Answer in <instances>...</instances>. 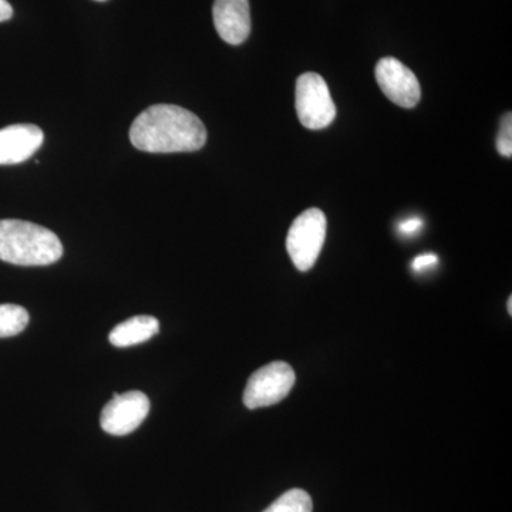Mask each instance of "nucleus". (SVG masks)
Masks as SVG:
<instances>
[{"label": "nucleus", "instance_id": "nucleus-17", "mask_svg": "<svg viewBox=\"0 0 512 512\" xmlns=\"http://www.w3.org/2000/svg\"><path fill=\"white\" fill-rule=\"evenodd\" d=\"M508 312H510V315L512 313V298L510 296V299H508Z\"/></svg>", "mask_w": 512, "mask_h": 512}, {"label": "nucleus", "instance_id": "nucleus-9", "mask_svg": "<svg viewBox=\"0 0 512 512\" xmlns=\"http://www.w3.org/2000/svg\"><path fill=\"white\" fill-rule=\"evenodd\" d=\"M45 134L35 124H13L0 130V165L29 160L42 147Z\"/></svg>", "mask_w": 512, "mask_h": 512}, {"label": "nucleus", "instance_id": "nucleus-10", "mask_svg": "<svg viewBox=\"0 0 512 512\" xmlns=\"http://www.w3.org/2000/svg\"><path fill=\"white\" fill-rule=\"evenodd\" d=\"M160 332V323L153 316H134L111 330L109 340L116 348L140 345Z\"/></svg>", "mask_w": 512, "mask_h": 512}, {"label": "nucleus", "instance_id": "nucleus-3", "mask_svg": "<svg viewBox=\"0 0 512 512\" xmlns=\"http://www.w3.org/2000/svg\"><path fill=\"white\" fill-rule=\"evenodd\" d=\"M325 214L318 208L302 212L289 228L286 249L301 272L309 271L318 261L326 239Z\"/></svg>", "mask_w": 512, "mask_h": 512}, {"label": "nucleus", "instance_id": "nucleus-7", "mask_svg": "<svg viewBox=\"0 0 512 512\" xmlns=\"http://www.w3.org/2000/svg\"><path fill=\"white\" fill-rule=\"evenodd\" d=\"M376 80L390 101L403 109L419 104L421 89L416 74L394 57H383L376 66Z\"/></svg>", "mask_w": 512, "mask_h": 512}, {"label": "nucleus", "instance_id": "nucleus-5", "mask_svg": "<svg viewBox=\"0 0 512 512\" xmlns=\"http://www.w3.org/2000/svg\"><path fill=\"white\" fill-rule=\"evenodd\" d=\"M295 382V372L288 363H269L249 377L244 392V404L251 410L274 406L291 393Z\"/></svg>", "mask_w": 512, "mask_h": 512}, {"label": "nucleus", "instance_id": "nucleus-8", "mask_svg": "<svg viewBox=\"0 0 512 512\" xmlns=\"http://www.w3.org/2000/svg\"><path fill=\"white\" fill-rule=\"evenodd\" d=\"M218 35L229 45H242L251 33L249 0H215L212 8Z\"/></svg>", "mask_w": 512, "mask_h": 512}, {"label": "nucleus", "instance_id": "nucleus-12", "mask_svg": "<svg viewBox=\"0 0 512 512\" xmlns=\"http://www.w3.org/2000/svg\"><path fill=\"white\" fill-rule=\"evenodd\" d=\"M313 504L311 495L306 491L293 488L286 491L271 507L266 508L264 512H312Z\"/></svg>", "mask_w": 512, "mask_h": 512}, {"label": "nucleus", "instance_id": "nucleus-16", "mask_svg": "<svg viewBox=\"0 0 512 512\" xmlns=\"http://www.w3.org/2000/svg\"><path fill=\"white\" fill-rule=\"evenodd\" d=\"M13 16L12 5L8 0H0V22H6Z\"/></svg>", "mask_w": 512, "mask_h": 512}, {"label": "nucleus", "instance_id": "nucleus-11", "mask_svg": "<svg viewBox=\"0 0 512 512\" xmlns=\"http://www.w3.org/2000/svg\"><path fill=\"white\" fill-rule=\"evenodd\" d=\"M28 325L29 313L25 308L12 303L0 305V339L19 335Z\"/></svg>", "mask_w": 512, "mask_h": 512}, {"label": "nucleus", "instance_id": "nucleus-14", "mask_svg": "<svg viewBox=\"0 0 512 512\" xmlns=\"http://www.w3.org/2000/svg\"><path fill=\"white\" fill-rule=\"evenodd\" d=\"M439 264V256L436 254H423L414 258L412 268L413 271L423 272L426 269H430L431 266Z\"/></svg>", "mask_w": 512, "mask_h": 512}, {"label": "nucleus", "instance_id": "nucleus-4", "mask_svg": "<svg viewBox=\"0 0 512 512\" xmlns=\"http://www.w3.org/2000/svg\"><path fill=\"white\" fill-rule=\"evenodd\" d=\"M296 113L302 126L322 130L336 117V106L325 79L316 73H305L296 82Z\"/></svg>", "mask_w": 512, "mask_h": 512}, {"label": "nucleus", "instance_id": "nucleus-18", "mask_svg": "<svg viewBox=\"0 0 512 512\" xmlns=\"http://www.w3.org/2000/svg\"><path fill=\"white\" fill-rule=\"evenodd\" d=\"M96 2H106V0H96Z\"/></svg>", "mask_w": 512, "mask_h": 512}, {"label": "nucleus", "instance_id": "nucleus-15", "mask_svg": "<svg viewBox=\"0 0 512 512\" xmlns=\"http://www.w3.org/2000/svg\"><path fill=\"white\" fill-rule=\"evenodd\" d=\"M423 228V220L419 217L407 218L403 222H400L399 231L402 232L406 237H412L417 234L420 229Z\"/></svg>", "mask_w": 512, "mask_h": 512}, {"label": "nucleus", "instance_id": "nucleus-2", "mask_svg": "<svg viewBox=\"0 0 512 512\" xmlns=\"http://www.w3.org/2000/svg\"><path fill=\"white\" fill-rule=\"evenodd\" d=\"M63 245L55 232L28 221H0V261L19 266L55 264Z\"/></svg>", "mask_w": 512, "mask_h": 512}, {"label": "nucleus", "instance_id": "nucleus-13", "mask_svg": "<svg viewBox=\"0 0 512 512\" xmlns=\"http://www.w3.org/2000/svg\"><path fill=\"white\" fill-rule=\"evenodd\" d=\"M497 150L503 157L512 156V116L505 114L501 121L500 133L497 138Z\"/></svg>", "mask_w": 512, "mask_h": 512}, {"label": "nucleus", "instance_id": "nucleus-1", "mask_svg": "<svg viewBox=\"0 0 512 512\" xmlns=\"http://www.w3.org/2000/svg\"><path fill=\"white\" fill-rule=\"evenodd\" d=\"M207 128L190 110L156 104L138 114L130 128L131 144L153 154L192 153L207 143Z\"/></svg>", "mask_w": 512, "mask_h": 512}, {"label": "nucleus", "instance_id": "nucleus-6", "mask_svg": "<svg viewBox=\"0 0 512 512\" xmlns=\"http://www.w3.org/2000/svg\"><path fill=\"white\" fill-rule=\"evenodd\" d=\"M148 413L150 400L143 392L114 393L101 412V429L111 436H127L143 424Z\"/></svg>", "mask_w": 512, "mask_h": 512}]
</instances>
